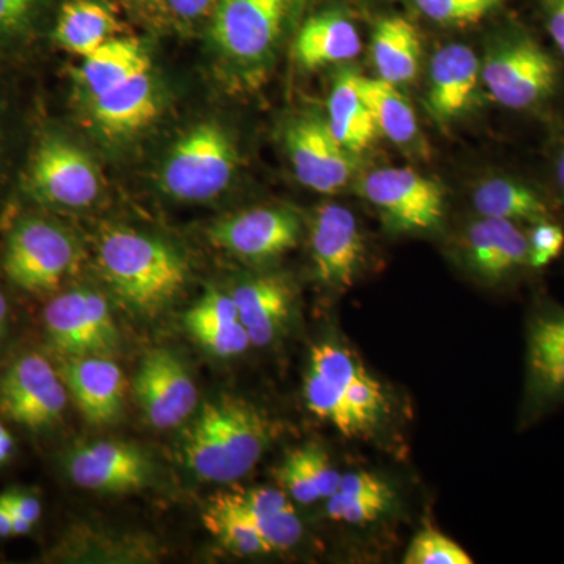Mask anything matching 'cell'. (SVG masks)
Here are the masks:
<instances>
[{"instance_id": "obj_1", "label": "cell", "mask_w": 564, "mask_h": 564, "mask_svg": "<svg viewBox=\"0 0 564 564\" xmlns=\"http://www.w3.org/2000/svg\"><path fill=\"white\" fill-rule=\"evenodd\" d=\"M261 411L231 395L204 404L181 437V456L195 477L231 484L254 469L272 441Z\"/></svg>"}, {"instance_id": "obj_2", "label": "cell", "mask_w": 564, "mask_h": 564, "mask_svg": "<svg viewBox=\"0 0 564 564\" xmlns=\"http://www.w3.org/2000/svg\"><path fill=\"white\" fill-rule=\"evenodd\" d=\"M98 259L111 289L141 314L159 313L187 280V265L170 245L131 229L104 234Z\"/></svg>"}, {"instance_id": "obj_3", "label": "cell", "mask_w": 564, "mask_h": 564, "mask_svg": "<svg viewBox=\"0 0 564 564\" xmlns=\"http://www.w3.org/2000/svg\"><path fill=\"white\" fill-rule=\"evenodd\" d=\"M80 254L79 243L61 223L25 214L7 232L0 265L14 288L43 295L76 272Z\"/></svg>"}, {"instance_id": "obj_4", "label": "cell", "mask_w": 564, "mask_h": 564, "mask_svg": "<svg viewBox=\"0 0 564 564\" xmlns=\"http://www.w3.org/2000/svg\"><path fill=\"white\" fill-rule=\"evenodd\" d=\"M480 76L500 106L529 110L554 95L558 66L529 33L514 31L494 41L481 62Z\"/></svg>"}, {"instance_id": "obj_5", "label": "cell", "mask_w": 564, "mask_h": 564, "mask_svg": "<svg viewBox=\"0 0 564 564\" xmlns=\"http://www.w3.org/2000/svg\"><path fill=\"white\" fill-rule=\"evenodd\" d=\"M22 191L52 209H84L101 192V181L88 155L63 137L47 133L33 148Z\"/></svg>"}, {"instance_id": "obj_6", "label": "cell", "mask_w": 564, "mask_h": 564, "mask_svg": "<svg viewBox=\"0 0 564 564\" xmlns=\"http://www.w3.org/2000/svg\"><path fill=\"white\" fill-rule=\"evenodd\" d=\"M237 152L217 124H199L185 133L163 166V191L181 202H207L231 184Z\"/></svg>"}, {"instance_id": "obj_7", "label": "cell", "mask_w": 564, "mask_h": 564, "mask_svg": "<svg viewBox=\"0 0 564 564\" xmlns=\"http://www.w3.org/2000/svg\"><path fill=\"white\" fill-rule=\"evenodd\" d=\"M43 329L52 350L63 358L110 356L120 344L109 303L90 289H70L43 311Z\"/></svg>"}, {"instance_id": "obj_8", "label": "cell", "mask_w": 564, "mask_h": 564, "mask_svg": "<svg viewBox=\"0 0 564 564\" xmlns=\"http://www.w3.org/2000/svg\"><path fill=\"white\" fill-rule=\"evenodd\" d=\"M68 395L61 372L39 351L21 352L0 373V413L32 432L57 425Z\"/></svg>"}, {"instance_id": "obj_9", "label": "cell", "mask_w": 564, "mask_h": 564, "mask_svg": "<svg viewBox=\"0 0 564 564\" xmlns=\"http://www.w3.org/2000/svg\"><path fill=\"white\" fill-rule=\"evenodd\" d=\"M361 192L393 231H434L444 220L443 188L414 170H377L367 174Z\"/></svg>"}, {"instance_id": "obj_10", "label": "cell", "mask_w": 564, "mask_h": 564, "mask_svg": "<svg viewBox=\"0 0 564 564\" xmlns=\"http://www.w3.org/2000/svg\"><path fill=\"white\" fill-rule=\"evenodd\" d=\"M564 403V307L540 303L527 326L525 413L538 417Z\"/></svg>"}, {"instance_id": "obj_11", "label": "cell", "mask_w": 564, "mask_h": 564, "mask_svg": "<svg viewBox=\"0 0 564 564\" xmlns=\"http://www.w3.org/2000/svg\"><path fill=\"white\" fill-rule=\"evenodd\" d=\"M63 470L74 485L96 492H133L154 477L151 459L135 445L121 441H95L63 455Z\"/></svg>"}, {"instance_id": "obj_12", "label": "cell", "mask_w": 564, "mask_h": 564, "mask_svg": "<svg viewBox=\"0 0 564 564\" xmlns=\"http://www.w3.org/2000/svg\"><path fill=\"white\" fill-rule=\"evenodd\" d=\"M141 411L154 429L182 425L198 404V391L187 367L173 351L152 350L144 356L133 380Z\"/></svg>"}, {"instance_id": "obj_13", "label": "cell", "mask_w": 564, "mask_h": 564, "mask_svg": "<svg viewBox=\"0 0 564 564\" xmlns=\"http://www.w3.org/2000/svg\"><path fill=\"white\" fill-rule=\"evenodd\" d=\"M285 144L293 172L311 191H343L358 169L355 154L334 139L328 122L321 118L303 117L291 122L285 131Z\"/></svg>"}, {"instance_id": "obj_14", "label": "cell", "mask_w": 564, "mask_h": 564, "mask_svg": "<svg viewBox=\"0 0 564 564\" xmlns=\"http://www.w3.org/2000/svg\"><path fill=\"white\" fill-rule=\"evenodd\" d=\"M288 7L289 0H220L212 36L234 61H262L280 36Z\"/></svg>"}, {"instance_id": "obj_15", "label": "cell", "mask_w": 564, "mask_h": 564, "mask_svg": "<svg viewBox=\"0 0 564 564\" xmlns=\"http://www.w3.org/2000/svg\"><path fill=\"white\" fill-rule=\"evenodd\" d=\"M209 236L223 250L250 261H265L295 247L300 221L291 210L262 207L218 221Z\"/></svg>"}, {"instance_id": "obj_16", "label": "cell", "mask_w": 564, "mask_h": 564, "mask_svg": "<svg viewBox=\"0 0 564 564\" xmlns=\"http://www.w3.org/2000/svg\"><path fill=\"white\" fill-rule=\"evenodd\" d=\"M311 250L318 280L329 288H351L362 261V239L350 210L325 204L315 212Z\"/></svg>"}, {"instance_id": "obj_17", "label": "cell", "mask_w": 564, "mask_h": 564, "mask_svg": "<svg viewBox=\"0 0 564 564\" xmlns=\"http://www.w3.org/2000/svg\"><path fill=\"white\" fill-rule=\"evenodd\" d=\"M58 372L82 415L93 425H110L120 417L124 380L109 356L63 358Z\"/></svg>"}, {"instance_id": "obj_18", "label": "cell", "mask_w": 564, "mask_h": 564, "mask_svg": "<svg viewBox=\"0 0 564 564\" xmlns=\"http://www.w3.org/2000/svg\"><path fill=\"white\" fill-rule=\"evenodd\" d=\"M310 367L344 393L362 436L372 432L386 413V397L380 383L366 372L358 359L340 345L322 343L311 350Z\"/></svg>"}, {"instance_id": "obj_19", "label": "cell", "mask_w": 564, "mask_h": 564, "mask_svg": "<svg viewBox=\"0 0 564 564\" xmlns=\"http://www.w3.org/2000/svg\"><path fill=\"white\" fill-rule=\"evenodd\" d=\"M467 258L485 281L499 284L530 269V245L518 223L484 217L467 234Z\"/></svg>"}, {"instance_id": "obj_20", "label": "cell", "mask_w": 564, "mask_h": 564, "mask_svg": "<svg viewBox=\"0 0 564 564\" xmlns=\"http://www.w3.org/2000/svg\"><path fill=\"white\" fill-rule=\"evenodd\" d=\"M481 62L463 44H448L434 54L426 107L437 122L454 120L473 101Z\"/></svg>"}, {"instance_id": "obj_21", "label": "cell", "mask_w": 564, "mask_h": 564, "mask_svg": "<svg viewBox=\"0 0 564 564\" xmlns=\"http://www.w3.org/2000/svg\"><path fill=\"white\" fill-rule=\"evenodd\" d=\"M251 345L267 347L284 332L291 318L293 295L278 276H259L237 285L231 293Z\"/></svg>"}, {"instance_id": "obj_22", "label": "cell", "mask_w": 564, "mask_h": 564, "mask_svg": "<svg viewBox=\"0 0 564 564\" xmlns=\"http://www.w3.org/2000/svg\"><path fill=\"white\" fill-rule=\"evenodd\" d=\"M184 323L196 343L218 358H232L250 348L231 293L209 289L185 314Z\"/></svg>"}, {"instance_id": "obj_23", "label": "cell", "mask_w": 564, "mask_h": 564, "mask_svg": "<svg viewBox=\"0 0 564 564\" xmlns=\"http://www.w3.org/2000/svg\"><path fill=\"white\" fill-rule=\"evenodd\" d=\"M159 106L150 73L93 98V117L111 135L139 131L158 117Z\"/></svg>"}, {"instance_id": "obj_24", "label": "cell", "mask_w": 564, "mask_h": 564, "mask_svg": "<svg viewBox=\"0 0 564 564\" xmlns=\"http://www.w3.org/2000/svg\"><path fill=\"white\" fill-rule=\"evenodd\" d=\"M361 52V39L347 17L337 11L317 14L303 25L295 57L307 69L352 61Z\"/></svg>"}, {"instance_id": "obj_25", "label": "cell", "mask_w": 564, "mask_h": 564, "mask_svg": "<svg viewBox=\"0 0 564 564\" xmlns=\"http://www.w3.org/2000/svg\"><path fill=\"white\" fill-rule=\"evenodd\" d=\"M326 122L334 139L355 155L373 143L378 128L359 91L358 73L355 70H343L334 79Z\"/></svg>"}, {"instance_id": "obj_26", "label": "cell", "mask_w": 564, "mask_h": 564, "mask_svg": "<svg viewBox=\"0 0 564 564\" xmlns=\"http://www.w3.org/2000/svg\"><path fill=\"white\" fill-rule=\"evenodd\" d=\"M474 206L481 217L518 223H533L555 218L554 207L543 193L532 185L511 177H492L474 193Z\"/></svg>"}, {"instance_id": "obj_27", "label": "cell", "mask_w": 564, "mask_h": 564, "mask_svg": "<svg viewBox=\"0 0 564 564\" xmlns=\"http://www.w3.org/2000/svg\"><path fill=\"white\" fill-rule=\"evenodd\" d=\"M421 57V36L410 21L391 17L378 22L372 36L378 77L393 85L408 84L417 76Z\"/></svg>"}, {"instance_id": "obj_28", "label": "cell", "mask_w": 564, "mask_h": 564, "mask_svg": "<svg viewBox=\"0 0 564 564\" xmlns=\"http://www.w3.org/2000/svg\"><path fill=\"white\" fill-rule=\"evenodd\" d=\"M237 502L258 527L272 552L288 551L303 536L302 519L293 510L288 492L273 488L234 491Z\"/></svg>"}, {"instance_id": "obj_29", "label": "cell", "mask_w": 564, "mask_h": 564, "mask_svg": "<svg viewBox=\"0 0 564 564\" xmlns=\"http://www.w3.org/2000/svg\"><path fill=\"white\" fill-rule=\"evenodd\" d=\"M118 22L109 7L96 0H69L62 7L54 40L63 50L88 57L113 39Z\"/></svg>"}, {"instance_id": "obj_30", "label": "cell", "mask_w": 564, "mask_h": 564, "mask_svg": "<svg viewBox=\"0 0 564 564\" xmlns=\"http://www.w3.org/2000/svg\"><path fill=\"white\" fill-rule=\"evenodd\" d=\"M144 73H150V58L139 41L113 36L85 57L80 77L95 98Z\"/></svg>"}, {"instance_id": "obj_31", "label": "cell", "mask_w": 564, "mask_h": 564, "mask_svg": "<svg viewBox=\"0 0 564 564\" xmlns=\"http://www.w3.org/2000/svg\"><path fill=\"white\" fill-rule=\"evenodd\" d=\"M358 87L372 113L378 132L397 144L411 143L417 137V118L410 101L397 90V85L381 77L358 74Z\"/></svg>"}, {"instance_id": "obj_32", "label": "cell", "mask_w": 564, "mask_h": 564, "mask_svg": "<svg viewBox=\"0 0 564 564\" xmlns=\"http://www.w3.org/2000/svg\"><path fill=\"white\" fill-rule=\"evenodd\" d=\"M204 524L220 541L223 547L236 555L270 554L272 549L252 524L234 492L220 494L210 500L203 514Z\"/></svg>"}, {"instance_id": "obj_33", "label": "cell", "mask_w": 564, "mask_h": 564, "mask_svg": "<svg viewBox=\"0 0 564 564\" xmlns=\"http://www.w3.org/2000/svg\"><path fill=\"white\" fill-rule=\"evenodd\" d=\"M304 399L311 413L322 421L333 423L344 436H362L359 423L348 406L344 393L313 367H310L304 381Z\"/></svg>"}, {"instance_id": "obj_34", "label": "cell", "mask_w": 564, "mask_h": 564, "mask_svg": "<svg viewBox=\"0 0 564 564\" xmlns=\"http://www.w3.org/2000/svg\"><path fill=\"white\" fill-rule=\"evenodd\" d=\"M503 0H414L429 20L444 25L477 24L500 7Z\"/></svg>"}, {"instance_id": "obj_35", "label": "cell", "mask_w": 564, "mask_h": 564, "mask_svg": "<svg viewBox=\"0 0 564 564\" xmlns=\"http://www.w3.org/2000/svg\"><path fill=\"white\" fill-rule=\"evenodd\" d=\"M404 564H473L474 560L451 538L425 529L415 534L404 554Z\"/></svg>"}, {"instance_id": "obj_36", "label": "cell", "mask_w": 564, "mask_h": 564, "mask_svg": "<svg viewBox=\"0 0 564 564\" xmlns=\"http://www.w3.org/2000/svg\"><path fill=\"white\" fill-rule=\"evenodd\" d=\"M389 499H367L337 491L328 499L329 518L345 524L362 525L377 521L388 510Z\"/></svg>"}, {"instance_id": "obj_37", "label": "cell", "mask_w": 564, "mask_h": 564, "mask_svg": "<svg viewBox=\"0 0 564 564\" xmlns=\"http://www.w3.org/2000/svg\"><path fill=\"white\" fill-rule=\"evenodd\" d=\"M530 245V269L543 270L564 250V228L555 218L533 223L527 232Z\"/></svg>"}, {"instance_id": "obj_38", "label": "cell", "mask_w": 564, "mask_h": 564, "mask_svg": "<svg viewBox=\"0 0 564 564\" xmlns=\"http://www.w3.org/2000/svg\"><path fill=\"white\" fill-rule=\"evenodd\" d=\"M307 477L313 481L322 499H329L339 489L343 475L334 467L332 459L318 445L310 444L296 448Z\"/></svg>"}, {"instance_id": "obj_39", "label": "cell", "mask_w": 564, "mask_h": 564, "mask_svg": "<svg viewBox=\"0 0 564 564\" xmlns=\"http://www.w3.org/2000/svg\"><path fill=\"white\" fill-rule=\"evenodd\" d=\"M276 480L280 481L284 491L295 499L296 502L310 505L321 500V494L307 477L302 459L296 451L285 456L284 462L276 469Z\"/></svg>"}, {"instance_id": "obj_40", "label": "cell", "mask_w": 564, "mask_h": 564, "mask_svg": "<svg viewBox=\"0 0 564 564\" xmlns=\"http://www.w3.org/2000/svg\"><path fill=\"white\" fill-rule=\"evenodd\" d=\"M337 491L352 497H367V499H389L391 491L381 478L370 473H351L343 475Z\"/></svg>"}, {"instance_id": "obj_41", "label": "cell", "mask_w": 564, "mask_h": 564, "mask_svg": "<svg viewBox=\"0 0 564 564\" xmlns=\"http://www.w3.org/2000/svg\"><path fill=\"white\" fill-rule=\"evenodd\" d=\"M36 0H0V36L18 33L31 18Z\"/></svg>"}, {"instance_id": "obj_42", "label": "cell", "mask_w": 564, "mask_h": 564, "mask_svg": "<svg viewBox=\"0 0 564 564\" xmlns=\"http://www.w3.org/2000/svg\"><path fill=\"white\" fill-rule=\"evenodd\" d=\"M14 519H24L29 524H36L41 518V502L39 497L25 491L3 492Z\"/></svg>"}, {"instance_id": "obj_43", "label": "cell", "mask_w": 564, "mask_h": 564, "mask_svg": "<svg viewBox=\"0 0 564 564\" xmlns=\"http://www.w3.org/2000/svg\"><path fill=\"white\" fill-rule=\"evenodd\" d=\"M170 9L184 20H199L214 13L220 0H166Z\"/></svg>"}, {"instance_id": "obj_44", "label": "cell", "mask_w": 564, "mask_h": 564, "mask_svg": "<svg viewBox=\"0 0 564 564\" xmlns=\"http://www.w3.org/2000/svg\"><path fill=\"white\" fill-rule=\"evenodd\" d=\"M549 32L564 57V0H552L549 9Z\"/></svg>"}, {"instance_id": "obj_45", "label": "cell", "mask_w": 564, "mask_h": 564, "mask_svg": "<svg viewBox=\"0 0 564 564\" xmlns=\"http://www.w3.org/2000/svg\"><path fill=\"white\" fill-rule=\"evenodd\" d=\"M11 326V304L9 300V295L3 291L2 285H0V351H2L3 345H6L7 339H9Z\"/></svg>"}, {"instance_id": "obj_46", "label": "cell", "mask_w": 564, "mask_h": 564, "mask_svg": "<svg viewBox=\"0 0 564 564\" xmlns=\"http://www.w3.org/2000/svg\"><path fill=\"white\" fill-rule=\"evenodd\" d=\"M13 534V514L3 494H0V538Z\"/></svg>"}, {"instance_id": "obj_47", "label": "cell", "mask_w": 564, "mask_h": 564, "mask_svg": "<svg viewBox=\"0 0 564 564\" xmlns=\"http://www.w3.org/2000/svg\"><path fill=\"white\" fill-rule=\"evenodd\" d=\"M14 441L9 433V430L0 422V466L10 458L13 454Z\"/></svg>"}, {"instance_id": "obj_48", "label": "cell", "mask_w": 564, "mask_h": 564, "mask_svg": "<svg viewBox=\"0 0 564 564\" xmlns=\"http://www.w3.org/2000/svg\"><path fill=\"white\" fill-rule=\"evenodd\" d=\"M555 184L556 191H558L560 202L564 204V144L558 155H556Z\"/></svg>"}, {"instance_id": "obj_49", "label": "cell", "mask_w": 564, "mask_h": 564, "mask_svg": "<svg viewBox=\"0 0 564 564\" xmlns=\"http://www.w3.org/2000/svg\"><path fill=\"white\" fill-rule=\"evenodd\" d=\"M3 154H6V128H3L2 117H0V165H2Z\"/></svg>"}, {"instance_id": "obj_50", "label": "cell", "mask_w": 564, "mask_h": 564, "mask_svg": "<svg viewBox=\"0 0 564 564\" xmlns=\"http://www.w3.org/2000/svg\"><path fill=\"white\" fill-rule=\"evenodd\" d=\"M137 2H147V0H137Z\"/></svg>"}]
</instances>
